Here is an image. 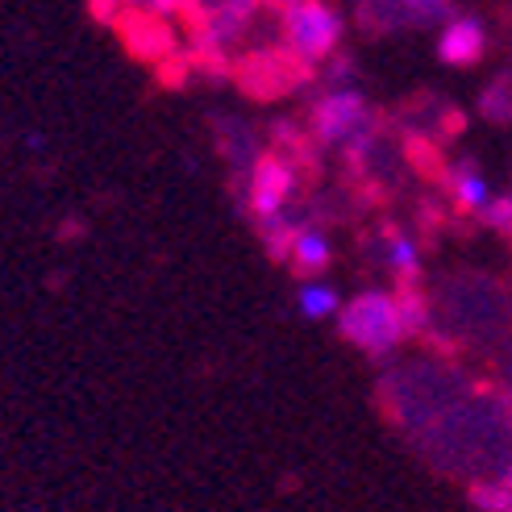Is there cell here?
<instances>
[{
	"instance_id": "1",
	"label": "cell",
	"mask_w": 512,
	"mask_h": 512,
	"mask_svg": "<svg viewBox=\"0 0 512 512\" xmlns=\"http://www.w3.org/2000/svg\"><path fill=\"white\" fill-rule=\"evenodd\" d=\"M234 75H238V88L254 100H275V96H288L309 88L313 80H321L317 63L300 59L296 50L288 46H259L250 55L234 59Z\"/></svg>"
},
{
	"instance_id": "2",
	"label": "cell",
	"mask_w": 512,
	"mask_h": 512,
	"mask_svg": "<svg viewBox=\"0 0 512 512\" xmlns=\"http://www.w3.org/2000/svg\"><path fill=\"white\" fill-rule=\"evenodd\" d=\"M338 334L346 342H354L358 350H367L371 358H388L408 338L396 292H363V296H354L342 309V317H338Z\"/></svg>"
},
{
	"instance_id": "3",
	"label": "cell",
	"mask_w": 512,
	"mask_h": 512,
	"mask_svg": "<svg viewBox=\"0 0 512 512\" xmlns=\"http://www.w3.org/2000/svg\"><path fill=\"white\" fill-rule=\"evenodd\" d=\"M279 25H284V46L309 63H325L329 55H338V42L346 30L342 13L329 5V0H296V5L279 17Z\"/></svg>"
},
{
	"instance_id": "4",
	"label": "cell",
	"mask_w": 512,
	"mask_h": 512,
	"mask_svg": "<svg viewBox=\"0 0 512 512\" xmlns=\"http://www.w3.org/2000/svg\"><path fill=\"white\" fill-rule=\"evenodd\" d=\"M379 117L371 113L367 105V96L363 92H354V88H329L321 92L313 105H309V117H304V125H309V134L321 150L329 146H346L358 130H367V125H375Z\"/></svg>"
},
{
	"instance_id": "5",
	"label": "cell",
	"mask_w": 512,
	"mask_h": 512,
	"mask_svg": "<svg viewBox=\"0 0 512 512\" xmlns=\"http://www.w3.org/2000/svg\"><path fill=\"white\" fill-rule=\"evenodd\" d=\"M304 184L300 167L279 155V150H263L259 159H254V167L246 171V188H242V209L254 217V221H267L275 217L279 209H288L296 188Z\"/></svg>"
},
{
	"instance_id": "6",
	"label": "cell",
	"mask_w": 512,
	"mask_h": 512,
	"mask_svg": "<svg viewBox=\"0 0 512 512\" xmlns=\"http://www.w3.org/2000/svg\"><path fill=\"white\" fill-rule=\"evenodd\" d=\"M117 34H121L125 50H130L134 59H142V63H163L167 55H175L171 17L142 13V9H125V17L117 21Z\"/></svg>"
},
{
	"instance_id": "7",
	"label": "cell",
	"mask_w": 512,
	"mask_h": 512,
	"mask_svg": "<svg viewBox=\"0 0 512 512\" xmlns=\"http://www.w3.org/2000/svg\"><path fill=\"white\" fill-rule=\"evenodd\" d=\"M483 55H488V30H483V21L471 13H454L438 34V59L446 67H475Z\"/></svg>"
},
{
	"instance_id": "8",
	"label": "cell",
	"mask_w": 512,
	"mask_h": 512,
	"mask_svg": "<svg viewBox=\"0 0 512 512\" xmlns=\"http://www.w3.org/2000/svg\"><path fill=\"white\" fill-rule=\"evenodd\" d=\"M438 184L450 192L454 213H467V217H479V209L492 200V196H488V179H483V171H479L475 159L446 163V171H442Z\"/></svg>"
},
{
	"instance_id": "9",
	"label": "cell",
	"mask_w": 512,
	"mask_h": 512,
	"mask_svg": "<svg viewBox=\"0 0 512 512\" xmlns=\"http://www.w3.org/2000/svg\"><path fill=\"white\" fill-rule=\"evenodd\" d=\"M375 242H379L375 259L396 275V284H417V279H421V250H417V242L408 238L400 225H392V221L379 229Z\"/></svg>"
},
{
	"instance_id": "10",
	"label": "cell",
	"mask_w": 512,
	"mask_h": 512,
	"mask_svg": "<svg viewBox=\"0 0 512 512\" xmlns=\"http://www.w3.org/2000/svg\"><path fill=\"white\" fill-rule=\"evenodd\" d=\"M329 259H334V250H329V238L321 225H300V234L292 242V271L296 275H321L329 267Z\"/></svg>"
},
{
	"instance_id": "11",
	"label": "cell",
	"mask_w": 512,
	"mask_h": 512,
	"mask_svg": "<svg viewBox=\"0 0 512 512\" xmlns=\"http://www.w3.org/2000/svg\"><path fill=\"white\" fill-rule=\"evenodd\" d=\"M396 300H400V317H404V334L408 338H425L433 329V309L429 296L417 284H396Z\"/></svg>"
},
{
	"instance_id": "12",
	"label": "cell",
	"mask_w": 512,
	"mask_h": 512,
	"mask_svg": "<svg viewBox=\"0 0 512 512\" xmlns=\"http://www.w3.org/2000/svg\"><path fill=\"white\" fill-rule=\"evenodd\" d=\"M479 113L488 121H496V125L512 121V80L508 75H500V80H492L488 88L479 92Z\"/></svg>"
},
{
	"instance_id": "13",
	"label": "cell",
	"mask_w": 512,
	"mask_h": 512,
	"mask_svg": "<svg viewBox=\"0 0 512 512\" xmlns=\"http://www.w3.org/2000/svg\"><path fill=\"white\" fill-rule=\"evenodd\" d=\"M300 313L304 317H313V321H321V317H329V313H338V304H342V296L329 288V284H317V279H309V284L300 288Z\"/></svg>"
},
{
	"instance_id": "14",
	"label": "cell",
	"mask_w": 512,
	"mask_h": 512,
	"mask_svg": "<svg viewBox=\"0 0 512 512\" xmlns=\"http://www.w3.org/2000/svg\"><path fill=\"white\" fill-rule=\"evenodd\" d=\"M217 134H221V142H225V155L234 159V163H246V171L254 167V142H250V130L246 125H238V121H217Z\"/></svg>"
},
{
	"instance_id": "15",
	"label": "cell",
	"mask_w": 512,
	"mask_h": 512,
	"mask_svg": "<svg viewBox=\"0 0 512 512\" xmlns=\"http://www.w3.org/2000/svg\"><path fill=\"white\" fill-rule=\"evenodd\" d=\"M159 67V84L163 88H188L192 84V75H196V59H192V50H175V55H167Z\"/></svg>"
},
{
	"instance_id": "16",
	"label": "cell",
	"mask_w": 512,
	"mask_h": 512,
	"mask_svg": "<svg viewBox=\"0 0 512 512\" xmlns=\"http://www.w3.org/2000/svg\"><path fill=\"white\" fill-rule=\"evenodd\" d=\"M467 496L479 512H508V492H504L500 479H475Z\"/></svg>"
},
{
	"instance_id": "17",
	"label": "cell",
	"mask_w": 512,
	"mask_h": 512,
	"mask_svg": "<svg viewBox=\"0 0 512 512\" xmlns=\"http://www.w3.org/2000/svg\"><path fill=\"white\" fill-rule=\"evenodd\" d=\"M479 221L492 229V234L512 242V196H492L488 204L479 209Z\"/></svg>"
},
{
	"instance_id": "18",
	"label": "cell",
	"mask_w": 512,
	"mask_h": 512,
	"mask_svg": "<svg viewBox=\"0 0 512 512\" xmlns=\"http://www.w3.org/2000/svg\"><path fill=\"white\" fill-rule=\"evenodd\" d=\"M354 75H358V63H354L350 55H329V59H325V71H321V80H325L329 88H350Z\"/></svg>"
},
{
	"instance_id": "19",
	"label": "cell",
	"mask_w": 512,
	"mask_h": 512,
	"mask_svg": "<svg viewBox=\"0 0 512 512\" xmlns=\"http://www.w3.org/2000/svg\"><path fill=\"white\" fill-rule=\"evenodd\" d=\"M88 9H92V17L100 25H113V30H117V21L125 17V9H130V5H125V0H88Z\"/></svg>"
},
{
	"instance_id": "20",
	"label": "cell",
	"mask_w": 512,
	"mask_h": 512,
	"mask_svg": "<svg viewBox=\"0 0 512 512\" xmlns=\"http://www.w3.org/2000/svg\"><path fill=\"white\" fill-rule=\"evenodd\" d=\"M130 9H142V13H159V17H179L184 0H125Z\"/></svg>"
}]
</instances>
